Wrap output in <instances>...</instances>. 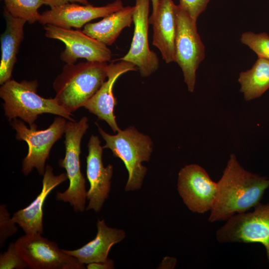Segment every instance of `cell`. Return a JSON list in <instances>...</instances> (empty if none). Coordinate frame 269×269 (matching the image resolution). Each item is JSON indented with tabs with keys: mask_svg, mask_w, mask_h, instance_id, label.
Here are the masks:
<instances>
[{
	"mask_svg": "<svg viewBox=\"0 0 269 269\" xmlns=\"http://www.w3.org/2000/svg\"><path fill=\"white\" fill-rule=\"evenodd\" d=\"M217 183L216 195L208 218L211 223L227 221L256 207L269 187V179L245 170L236 155L231 154Z\"/></svg>",
	"mask_w": 269,
	"mask_h": 269,
	"instance_id": "6da1fadb",
	"label": "cell"
},
{
	"mask_svg": "<svg viewBox=\"0 0 269 269\" xmlns=\"http://www.w3.org/2000/svg\"><path fill=\"white\" fill-rule=\"evenodd\" d=\"M108 67L106 62L66 64L53 84L58 104L71 113L84 107L107 78Z\"/></svg>",
	"mask_w": 269,
	"mask_h": 269,
	"instance_id": "7a4b0ae2",
	"label": "cell"
},
{
	"mask_svg": "<svg viewBox=\"0 0 269 269\" xmlns=\"http://www.w3.org/2000/svg\"><path fill=\"white\" fill-rule=\"evenodd\" d=\"M37 80L17 82L10 79L1 85L0 97L4 115L9 121L19 118L29 127L35 124L38 115L44 113L57 115L70 121H75L73 114L59 105L55 99L44 98L37 93Z\"/></svg>",
	"mask_w": 269,
	"mask_h": 269,
	"instance_id": "3957f363",
	"label": "cell"
},
{
	"mask_svg": "<svg viewBox=\"0 0 269 269\" xmlns=\"http://www.w3.org/2000/svg\"><path fill=\"white\" fill-rule=\"evenodd\" d=\"M98 130L105 141L103 148H109L114 156L121 159L128 172L125 186L127 192L140 189L147 172L142 164L148 161L152 151V142L147 135L139 133L134 127H129L112 135L105 132L97 123Z\"/></svg>",
	"mask_w": 269,
	"mask_h": 269,
	"instance_id": "277c9868",
	"label": "cell"
},
{
	"mask_svg": "<svg viewBox=\"0 0 269 269\" xmlns=\"http://www.w3.org/2000/svg\"><path fill=\"white\" fill-rule=\"evenodd\" d=\"M88 121V118L83 117L77 122L67 123L65 156L58 161L59 166L66 170L69 185L65 191L56 193V199L69 203L76 212H82L86 207V180L81 171L80 155L81 140L89 128Z\"/></svg>",
	"mask_w": 269,
	"mask_h": 269,
	"instance_id": "5b68a950",
	"label": "cell"
},
{
	"mask_svg": "<svg viewBox=\"0 0 269 269\" xmlns=\"http://www.w3.org/2000/svg\"><path fill=\"white\" fill-rule=\"evenodd\" d=\"M66 124V119L59 116L47 129L37 130L35 124L29 129L22 121L13 119L10 125L16 131V138L25 141L28 146V153L22 163L21 171L24 175L29 174L33 168L40 175H44L50 150L64 133Z\"/></svg>",
	"mask_w": 269,
	"mask_h": 269,
	"instance_id": "8992f818",
	"label": "cell"
},
{
	"mask_svg": "<svg viewBox=\"0 0 269 269\" xmlns=\"http://www.w3.org/2000/svg\"><path fill=\"white\" fill-rule=\"evenodd\" d=\"M252 212L237 214L216 232L220 243H259L266 249L269 263V203L259 204Z\"/></svg>",
	"mask_w": 269,
	"mask_h": 269,
	"instance_id": "52a82bcc",
	"label": "cell"
},
{
	"mask_svg": "<svg viewBox=\"0 0 269 269\" xmlns=\"http://www.w3.org/2000/svg\"><path fill=\"white\" fill-rule=\"evenodd\" d=\"M175 62L183 72L188 90L193 92L196 72L205 58V46L198 33L196 22L179 5L176 6Z\"/></svg>",
	"mask_w": 269,
	"mask_h": 269,
	"instance_id": "ba28073f",
	"label": "cell"
},
{
	"mask_svg": "<svg viewBox=\"0 0 269 269\" xmlns=\"http://www.w3.org/2000/svg\"><path fill=\"white\" fill-rule=\"evenodd\" d=\"M38 233L25 234L14 242L16 248L32 269H84V264L60 249L54 242Z\"/></svg>",
	"mask_w": 269,
	"mask_h": 269,
	"instance_id": "9c48e42d",
	"label": "cell"
},
{
	"mask_svg": "<svg viewBox=\"0 0 269 269\" xmlns=\"http://www.w3.org/2000/svg\"><path fill=\"white\" fill-rule=\"evenodd\" d=\"M177 188L183 203L193 213L210 211L216 195L217 183L196 164L186 165L178 173Z\"/></svg>",
	"mask_w": 269,
	"mask_h": 269,
	"instance_id": "30bf717a",
	"label": "cell"
},
{
	"mask_svg": "<svg viewBox=\"0 0 269 269\" xmlns=\"http://www.w3.org/2000/svg\"><path fill=\"white\" fill-rule=\"evenodd\" d=\"M45 35L65 44L60 58L66 64H74L79 59L88 61L107 62L112 57L111 50L105 44L87 35L83 31L64 28L51 24L44 26Z\"/></svg>",
	"mask_w": 269,
	"mask_h": 269,
	"instance_id": "8fae6325",
	"label": "cell"
},
{
	"mask_svg": "<svg viewBox=\"0 0 269 269\" xmlns=\"http://www.w3.org/2000/svg\"><path fill=\"white\" fill-rule=\"evenodd\" d=\"M150 0H135L133 14L134 27L132 43L127 53L119 60L134 64L140 75L146 77L159 67L157 54L150 50L148 40L149 6Z\"/></svg>",
	"mask_w": 269,
	"mask_h": 269,
	"instance_id": "7c38bea8",
	"label": "cell"
},
{
	"mask_svg": "<svg viewBox=\"0 0 269 269\" xmlns=\"http://www.w3.org/2000/svg\"><path fill=\"white\" fill-rule=\"evenodd\" d=\"M98 136L91 135L88 143V154L86 156V174L90 184L86 197L88 204L86 211H101L109 196L111 187L113 166L108 164L105 167L103 162V147Z\"/></svg>",
	"mask_w": 269,
	"mask_h": 269,
	"instance_id": "4fadbf2b",
	"label": "cell"
},
{
	"mask_svg": "<svg viewBox=\"0 0 269 269\" xmlns=\"http://www.w3.org/2000/svg\"><path fill=\"white\" fill-rule=\"evenodd\" d=\"M123 7L121 0H115L101 6L67 3L40 13L38 22L44 25L51 24L64 28H80L93 19L104 17Z\"/></svg>",
	"mask_w": 269,
	"mask_h": 269,
	"instance_id": "5bb4252c",
	"label": "cell"
},
{
	"mask_svg": "<svg viewBox=\"0 0 269 269\" xmlns=\"http://www.w3.org/2000/svg\"><path fill=\"white\" fill-rule=\"evenodd\" d=\"M136 69L133 63L124 60L108 64L107 80L84 105L89 112L97 116L99 120L106 122L115 133L120 129L114 114L117 104L113 93L114 84L120 76L129 71H135Z\"/></svg>",
	"mask_w": 269,
	"mask_h": 269,
	"instance_id": "9a60e30c",
	"label": "cell"
},
{
	"mask_svg": "<svg viewBox=\"0 0 269 269\" xmlns=\"http://www.w3.org/2000/svg\"><path fill=\"white\" fill-rule=\"evenodd\" d=\"M176 6L172 0H160L155 16L149 19L153 26L152 44L167 64L175 62Z\"/></svg>",
	"mask_w": 269,
	"mask_h": 269,
	"instance_id": "2e32d148",
	"label": "cell"
},
{
	"mask_svg": "<svg viewBox=\"0 0 269 269\" xmlns=\"http://www.w3.org/2000/svg\"><path fill=\"white\" fill-rule=\"evenodd\" d=\"M40 193L27 207L13 213L12 219L25 234H43V206L48 194L56 186L68 179L66 173L55 175L52 167L47 165L43 175Z\"/></svg>",
	"mask_w": 269,
	"mask_h": 269,
	"instance_id": "e0dca14e",
	"label": "cell"
},
{
	"mask_svg": "<svg viewBox=\"0 0 269 269\" xmlns=\"http://www.w3.org/2000/svg\"><path fill=\"white\" fill-rule=\"evenodd\" d=\"M97 228L95 238L82 247L62 251L84 265L106 261L112 246L122 241L126 234L124 230L109 227L104 219H98Z\"/></svg>",
	"mask_w": 269,
	"mask_h": 269,
	"instance_id": "ac0fdd59",
	"label": "cell"
},
{
	"mask_svg": "<svg viewBox=\"0 0 269 269\" xmlns=\"http://www.w3.org/2000/svg\"><path fill=\"white\" fill-rule=\"evenodd\" d=\"M5 29L0 35L1 59L0 84L11 79L12 72L16 62V55L24 38L25 20L13 17L4 8Z\"/></svg>",
	"mask_w": 269,
	"mask_h": 269,
	"instance_id": "d6986e66",
	"label": "cell"
},
{
	"mask_svg": "<svg viewBox=\"0 0 269 269\" xmlns=\"http://www.w3.org/2000/svg\"><path fill=\"white\" fill-rule=\"evenodd\" d=\"M134 6H127L106 16L97 22H89L82 30L87 35L107 46L112 45L122 30L133 22Z\"/></svg>",
	"mask_w": 269,
	"mask_h": 269,
	"instance_id": "ffe728a7",
	"label": "cell"
},
{
	"mask_svg": "<svg viewBox=\"0 0 269 269\" xmlns=\"http://www.w3.org/2000/svg\"><path fill=\"white\" fill-rule=\"evenodd\" d=\"M238 81L246 101L260 97L269 88V60L258 58L251 69L240 73Z\"/></svg>",
	"mask_w": 269,
	"mask_h": 269,
	"instance_id": "44dd1931",
	"label": "cell"
},
{
	"mask_svg": "<svg viewBox=\"0 0 269 269\" xmlns=\"http://www.w3.org/2000/svg\"><path fill=\"white\" fill-rule=\"evenodd\" d=\"M5 8L13 17L25 20L29 24L38 21L39 8L45 4L44 0H4Z\"/></svg>",
	"mask_w": 269,
	"mask_h": 269,
	"instance_id": "7402d4cb",
	"label": "cell"
},
{
	"mask_svg": "<svg viewBox=\"0 0 269 269\" xmlns=\"http://www.w3.org/2000/svg\"><path fill=\"white\" fill-rule=\"evenodd\" d=\"M241 41L254 51L259 58L269 60V36L267 33L244 32L241 35Z\"/></svg>",
	"mask_w": 269,
	"mask_h": 269,
	"instance_id": "603a6c76",
	"label": "cell"
},
{
	"mask_svg": "<svg viewBox=\"0 0 269 269\" xmlns=\"http://www.w3.org/2000/svg\"><path fill=\"white\" fill-rule=\"evenodd\" d=\"M28 266L17 251L15 243H10L7 250L0 255V269H24Z\"/></svg>",
	"mask_w": 269,
	"mask_h": 269,
	"instance_id": "cb8c5ba5",
	"label": "cell"
},
{
	"mask_svg": "<svg viewBox=\"0 0 269 269\" xmlns=\"http://www.w3.org/2000/svg\"><path fill=\"white\" fill-rule=\"evenodd\" d=\"M16 223L12 220L5 204L0 205V247L5 241L17 231Z\"/></svg>",
	"mask_w": 269,
	"mask_h": 269,
	"instance_id": "d4e9b609",
	"label": "cell"
},
{
	"mask_svg": "<svg viewBox=\"0 0 269 269\" xmlns=\"http://www.w3.org/2000/svg\"><path fill=\"white\" fill-rule=\"evenodd\" d=\"M210 0H179L178 4L195 22L203 12Z\"/></svg>",
	"mask_w": 269,
	"mask_h": 269,
	"instance_id": "484cf974",
	"label": "cell"
},
{
	"mask_svg": "<svg viewBox=\"0 0 269 269\" xmlns=\"http://www.w3.org/2000/svg\"><path fill=\"white\" fill-rule=\"evenodd\" d=\"M115 268L113 260L109 259L105 262L92 263L87 265L88 269H113Z\"/></svg>",
	"mask_w": 269,
	"mask_h": 269,
	"instance_id": "4316f807",
	"label": "cell"
},
{
	"mask_svg": "<svg viewBox=\"0 0 269 269\" xmlns=\"http://www.w3.org/2000/svg\"><path fill=\"white\" fill-rule=\"evenodd\" d=\"M45 4L48 5L50 8L59 6L65 3L78 2L83 4H90L88 0H44Z\"/></svg>",
	"mask_w": 269,
	"mask_h": 269,
	"instance_id": "83f0119b",
	"label": "cell"
},
{
	"mask_svg": "<svg viewBox=\"0 0 269 269\" xmlns=\"http://www.w3.org/2000/svg\"><path fill=\"white\" fill-rule=\"evenodd\" d=\"M177 260L175 258L171 257H164L159 266L158 269H174L176 264Z\"/></svg>",
	"mask_w": 269,
	"mask_h": 269,
	"instance_id": "f1b7e54d",
	"label": "cell"
},
{
	"mask_svg": "<svg viewBox=\"0 0 269 269\" xmlns=\"http://www.w3.org/2000/svg\"><path fill=\"white\" fill-rule=\"evenodd\" d=\"M160 0H150L152 3V11L150 16L149 17V19H151L155 16L158 5Z\"/></svg>",
	"mask_w": 269,
	"mask_h": 269,
	"instance_id": "f546056e",
	"label": "cell"
}]
</instances>
